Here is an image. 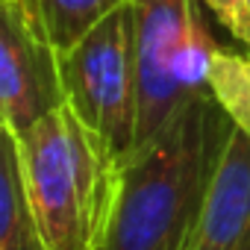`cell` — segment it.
<instances>
[{"instance_id":"obj_1","label":"cell","mask_w":250,"mask_h":250,"mask_svg":"<svg viewBox=\"0 0 250 250\" xmlns=\"http://www.w3.org/2000/svg\"><path fill=\"white\" fill-rule=\"evenodd\" d=\"M227 130L229 118L200 91L150 142L124 156L100 250H188Z\"/></svg>"},{"instance_id":"obj_2","label":"cell","mask_w":250,"mask_h":250,"mask_svg":"<svg viewBox=\"0 0 250 250\" xmlns=\"http://www.w3.org/2000/svg\"><path fill=\"white\" fill-rule=\"evenodd\" d=\"M39 235L47 250H100L121 159L71 112L59 106L18 136Z\"/></svg>"},{"instance_id":"obj_3","label":"cell","mask_w":250,"mask_h":250,"mask_svg":"<svg viewBox=\"0 0 250 250\" xmlns=\"http://www.w3.org/2000/svg\"><path fill=\"white\" fill-rule=\"evenodd\" d=\"M65 106L94 130L118 159L136 147L139 71L133 3L115 9L59 56Z\"/></svg>"},{"instance_id":"obj_4","label":"cell","mask_w":250,"mask_h":250,"mask_svg":"<svg viewBox=\"0 0 250 250\" xmlns=\"http://www.w3.org/2000/svg\"><path fill=\"white\" fill-rule=\"evenodd\" d=\"M59 56L24 0H0V121L18 136L65 106Z\"/></svg>"},{"instance_id":"obj_5","label":"cell","mask_w":250,"mask_h":250,"mask_svg":"<svg viewBox=\"0 0 250 250\" xmlns=\"http://www.w3.org/2000/svg\"><path fill=\"white\" fill-rule=\"evenodd\" d=\"M200 0H133L139 71L136 147L150 142L191 97L177 83V62L200 18Z\"/></svg>"},{"instance_id":"obj_6","label":"cell","mask_w":250,"mask_h":250,"mask_svg":"<svg viewBox=\"0 0 250 250\" xmlns=\"http://www.w3.org/2000/svg\"><path fill=\"white\" fill-rule=\"evenodd\" d=\"M188 250H250V136L232 124L218 150Z\"/></svg>"},{"instance_id":"obj_7","label":"cell","mask_w":250,"mask_h":250,"mask_svg":"<svg viewBox=\"0 0 250 250\" xmlns=\"http://www.w3.org/2000/svg\"><path fill=\"white\" fill-rule=\"evenodd\" d=\"M0 250H47L30 203L18 133L0 121Z\"/></svg>"},{"instance_id":"obj_8","label":"cell","mask_w":250,"mask_h":250,"mask_svg":"<svg viewBox=\"0 0 250 250\" xmlns=\"http://www.w3.org/2000/svg\"><path fill=\"white\" fill-rule=\"evenodd\" d=\"M50 44L65 53L83 36H88L103 18L133 0H24Z\"/></svg>"},{"instance_id":"obj_9","label":"cell","mask_w":250,"mask_h":250,"mask_svg":"<svg viewBox=\"0 0 250 250\" xmlns=\"http://www.w3.org/2000/svg\"><path fill=\"white\" fill-rule=\"evenodd\" d=\"M206 88L232 127L250 136V56L218 47L212 56Z\"/></svg>"},{"instance_id":"obj_10","label":"cell","mask_w":250,"mask_h":250,"mask_svg":"<svg viewBox=\"0 0 250 250\" xmlns=\"http://www.w3.org/2000/svg\"><path fill=\"white\" fill-rule=\"evenodd\" d=\"M200 3L229 30L232 39L250 47V15L244 9V0H200Z\"/></svg>"},{"instance_id":"obj_11","label":"cell","mask_w":250,"mask_h":250,"mask_svg":"<svg viewBox=\"0 0 250 250\" xmlns=\"http://www.w3.org/2000/svg\"><path fill=\"white\" fill-rule=\"evenodd\" d=\"M244 9H247V15H250V0H244Z\"/></svg>"}]
</instances>
